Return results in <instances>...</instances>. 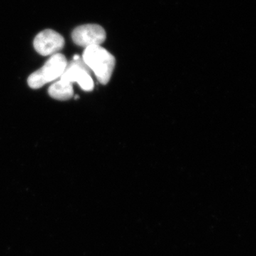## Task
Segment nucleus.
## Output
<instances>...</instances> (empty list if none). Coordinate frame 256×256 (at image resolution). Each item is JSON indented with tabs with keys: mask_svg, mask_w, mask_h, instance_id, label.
Returning a JSON list of instances; mask_svg holds the SVG:
<instances>
[{
	"mask_svg": "<svg viewBox=\"0 0 256 256\" xmlns=\"http://www.w3.org/2000/svg\"><path fill=\"white\" fill-rule=\"evenodd\" d=\"M82 60L101 84L109 82L116 65L114 57L110 52L100 46L86 47Z\"/></svg>",
	"mask_w": 256,
	"mask_h": 256,
	"instance_id": "nucleus-1",
	"label": "nucleus"
},
{
	"mask_svg": "<svg viewBox=\"0 0 256 256\" xmlns=\"http://www.w3.org/2000/svg\"><path fill=\"white\" fill-rule=\"evenodd\" d=\"M67 64L68 62L62 54L57 53L50 56L41 68L28 77V86L32 88L38 89L45 84L60 78L66 68Z\"/></svg>",
	"mask_w": 256,
	"mask_h": 256,
	"instance_id": "nucleus-2",
	"label": "nucleus"
},
{
	"mask_svg": "<svg viewBox=\"0 0 256 256\" xmlns=\"http://www.w3.org/2000/svg\"><path fill=\"white\" fill-rule=\"evenodd\" d=\"M60 78L70 84L77 82L85 92H92L94 88L90 69L78 55L75 56L74 60L67 64L66 68Z\"/></svg>",
	"mask_w": 256,
	"mask_h": 256,
	"instance_id": "nucleus-3",
	"label": "nucleus"
},
{
	"mask_svg": "<svg viewBox=\"0 0 256 256\" xmlns=\"http://www.w3.org/2000/svg\"><path fill=\"white\" fill-rule=\"evenodd\" d=\"M64 37L52 30H45L36 35L34 41L35 50L40 54L47 56L58 53L64 48Z\"/></svg>",
	"mask_w": 256,
	"mask_h": 256,
	"instance_id": "nucleus-5",
	"label": "nucleus"
},
{
	"mask_svg": "<svg viewBox=\"0 0 256 256\" xmlns=\"http://www.w3.org/2000/svg\"><path fill=\"white\" fill-rule=\"evenodd\" d=\"M50 97L58 100H68L74 96L72 84L60 78V80L52 84L48 88Z\"/></svg>",
	"mask_w": 256,
	"mask_h": 256,
	"instance_id": "nucleus-6",
	"label": "nucleus"
},
{
	"mask_svg": "<svg viewBox=\"0 0 256 256\" xmlns=\"http://www.w3.org/2000/svg\"><path fill=\"white\" fill-rule=\"evenodd\" d=\"M106 38L105 30L98 24L82 25L72 32V40L76 44L86 47L100 46Z\"/></svg>",
	"mask_w": 256,
	"mask_h": 256,
	"instance_id": "nucleus-4",
	"label": "nucleus"
}]
</instances>
